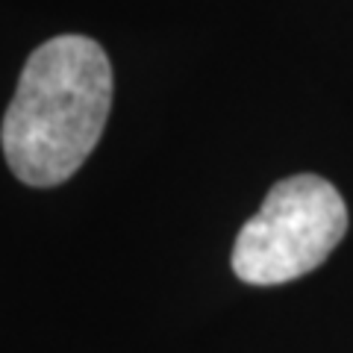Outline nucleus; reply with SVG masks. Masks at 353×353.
Listing matches in <instances>:
<instances>
[{
    "label": "nucleus",
    "mask_w": 353,
    "mask_h": 353,
    "mask_svg": "<svg viewBox=\"0 0 353 353\" xmlns=\"http://www.w3.org/2000/svg\"><path fill=\"white\" fill-rule=\"evenodd\" d=\"M347 233V206L315 174L285 176L265 194L233 245V271L250 285H280L315 271Z\"/></svg>",
    "instance_id": "2"
},
{
    "label": "nucleus",
    "mask_w": 353,
    "mask_h": 353,
    "mask_svg": "<svg viewBox=\"0 0 353 353\" xmlns=\"http://www.w3.org/2000/svg\"><path fill=\"white\" fill-rule=\"evenodd\" d=\"M112 106V65L85 36H57L30 53L0 141L21 183L59 185L88 159Z\"/></svg>",
    "instance_id": "1"
}]
</instances>
